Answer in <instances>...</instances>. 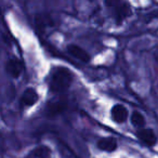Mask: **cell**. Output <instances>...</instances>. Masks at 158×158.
I'll return each mask as SVG.
<instances>
[{
	"label": "cell",
	"instance_id": "6da1fadb",
	"mask_svg": "<svg viewBox=\"0 0 158 158\" xmlns=\"http://www.w3.org/2000/svg\"><path fill=\"white\" fill-rule=\"evenodd\" d=\"M74 80V75L68 68L63 66L54 67L51 72L49 87L50 91L55 94H62L70 88Z\"/></svg>",
	"mask_w": 158,
	"mask_h": 158
},
{
	"label": "cell",
	"instance_id": "7a4b0ae2",
	"mask_svg": "<svg viewBox=\"0 0 158 158\" xmlns=\"http://www.w3.org/2000/svg\"><path fill=\"white\" fill-rule=\"evenodd\" d=\"M105 6L113 9V14L117 25L123 24V21L132 14L131 6L126 1H105Z\"/></svg>",
	"mask_w": 158,
	"mask_h": 158
},
{
	"label": "cell",
	"instance_id": "3957f363",
	"mask_svg": "<svg viewBox=\"0 0 158 158\" xmlns=\"http://www.w3.org/2000/svg\"><path fill=\"white\" fill-rule=\"evenodd\" d=\"M68 107L67 98L64 95H59L55 99L51 100L47 103L44 114L48 117H55L57 115L62 114L64 110H66Z\"/></svg>",
	"mask_w": 158,
	"mask_h": 158
},
{
	"label": "cell",
	"instance_id": "277c9868",
	"mask_svg": "<svg viewBox=\"0 0 158 158\" xmlns=\"http://www.w3.org/2000/svg\"><path fill=\"white\" fill-rule=\"evenodd\" d=\"M23 70H24V64L20 60L11 57L6 62V72L12 78H19L22 75Z\"/></svg>",
	"mask_w": 158,
	"mask_h": 158
},
{
	"label": "cell",
	"instance_id": "5b68a950",
	"mask_svg": "<svg viewBox=\"0 0 158 158\" xmlns=\"http://www.w3.org/2000/svg\"><path fill=\"white\" fill-rule=\"evenodd\" d=\"M38 100H39V95L37 91L34 88H27L21 97L20 105L22 107H31L37 103Z\"/></svg>",
	"mask_w": 158,
	"mask_h": 158
},
{
	"label": "cell",
	"instance_id": "8992f818",
	"mask_svg": "<svg viewBox=\"0 0 158 158\" xmlns=\"http://www.w3.org/2000/svg\"><path fill=\"white\" fill-rule=\"evenodd\" d=\"M138 138L140 139V141L142 143H144L145 145L152 147L154 145H156L157 143V136H156L155 132L153 129H149V128H143L140 129L136 133Z\"/></svg>",
	"mask_w": 158,
	"mask_h": 158
},
{
	"label": "cell",
	"instance_id": "52a82bcc",
	"mask_svg": "<svg viewBox=\"0 0 158 158\" xmlns=\"http://www.w3.org/2000/svg\"><path fill=\"white\" fill-rule=\"evenodd\" d=\"M67 51L69 54H72L74 57H76L79 61L84 62V63H89L91 60V56L89 55V53L85 49H82L81 47L77 46V44H69L67 47Z\"/></svg>",
	"mask_w": 158,
	"mask_h": 158
},
{
	"label": "cell",
	"instance_id": "ba28073f",
	"mask_svg": "<svg viewBox=\"0 0 158 158\" xmlns=\"http://www.w3.org/2000/svg\"><path fill=\"white\" fill-rule=\"evenodd\" d=\"M112 118L116 123H123L129 117L128 110L121 104H116L112 108Z\"/></svg>",
	"mask_w": 158,
	"mask_h": 158
},
{
	"label": "cell",
	"instance_id": "9c48e42d",
	"mask_svg": "<svg viewBox=\"0 0 158 158\" xmlns=\"http://www.w3.org/2000/svg\"><path fill=\"white\" fill-rule=\"evenodd\" d=\"M97 146L99 149L103 152H107V153H112L115 152L118 147V142L115 138L108 136V138H102L97 142Z\"/></svg>",
	"mask_w": 158,
	"mask_h": 158
},
{
	"label": "cell",
	"instance_id": "30bf717a",
	"mask_svg": "<svg viewBox=\"0 0 158 158\" xmlns=\"http://www.w3.org/2000/svg\"><path fill=\"white\" fill-rule=\"evenodd\" d=\"M51 155V149L46 145L37 146L31 151L24 158H49Z\"/></svg>",
	"mask_w": 158,
	"mask_h": 158
},
{
	"label": "cell",
	"instance_id": "8fae6325",
	"mask_svg": "<svg viewBox=\"0 0 158 158\" xmlns=\"http://www.w3.org/2000/svg\"><path fill=\"white\" fill-rule=\"evenodd\" d=\"M130 120H131V123L134 126L135 128H139V129H143V127L145 126V118L140 112H133L130 116Z\"/></svg>",
	"mask_w": 158,
	"mask_h": 158
},
{
	"label": "cell",
	"instance_id": "7c38bea8",
	"mask_svg": "<svg viewBox=\"0 0 158 158\" xmlns=\"http://www.w3.org/2000/svg\"><path fill=\"white\" fill-rule=\"evenodd\" d=\"M36 25L39 28H47V27H51L53 25V22L51 18L46 14H41V15L36 16Z\"/></svg>",
	"mask_w": 158,
	"mask_h": 158
}]
</instances>
